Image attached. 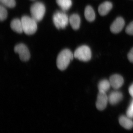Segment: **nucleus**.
<instances>
[{
	"mask_svg": "<svg viewBox=\"0 0 133 133\" xmlns=\"http://www.w3.org/2000/svg\"><path fill=\"white\" fill-rule=\"evenodd\" d=\"M74 58V54L70 50H63L59 52L57 59V66L58 68L60 70H64Z\"/></svg>",
	"mask_w": 133,
	"mask_h": 133,
	"instance_id": "f257e3e1",
	"label": "nucleus"
},
{
	"mask_svg": "<svg viewBox=\"0 0 133 133\" xmlns=\"http://www.w3.org/2000/svg\"><path fill=\"white\" fill-rule=\"evenodd\" d=\"M21 21L24 33L31 35L35 33L37 29V22L32 17L23 16L22 17Z\"/></svg>",
	"mask_w": 133,
	"mask_h": 133,
	"instance_id": "f03ea898",
	"label": "nucleus"
},
{
	"mask_svg": "<svg viewBox=\"0 0 133 133\" xmlns=\"http://www.w3.org/2000/svg\"><path fill=\"white\" fill-rule=\"evenodd\" d=\"M30 11L31 17L37 22L40 21L45 14V6L42 3L37 2L31 5Z\"/></svg>",
	"mask_w": 133,
	"mask_h": 133,
	"instance_id": "7ed1b4c3",
	"label": "nucleus"
},
{
	"mask_svg": "<svg viewBox=\"0 0 133 133\" xmlns=\"http://www.w3.org/2000/svg\"><path fill=\"white\" fill-rule=\"evenodd\" d=\"M74 56V58L80 61L88 62L91 58V52L90 49L87 45H81L75 50Z\"/></svg>",
	"mask_w": 133,
	"mask_h": 133,
	"instance_id": "20e7f679",
	"label": "nucleus"
},
{
	"mask_svg": "<svg viewBox=\"0 0 133 133\" xmlns=\"http://www.w3.org/2000/svg\"><path fill=\"white\" fill-rule=\"evenodd\" d=\"M53 22L57 29H64L68 25L69 19L64 12L56 11L53 15Z\"/></svg>",
	"mask_w": 133,
	"mask_h": 133,
	"instance_id": "39448f33",
	"label": "nucleus"
},
{
	"mask_svg": "<svg viewBox=\"0 0 133 133\" xmlns=\"http://www.w3.org/2000/svg\"><path fill=\"white\" fill-rule=\"evenodd\" d=\"M14 51L19 54L20 59L23 62H27L30 58L29 51L27 46L23 44H19L16 45Z\"/></svg>",
	"mask_w": 133,
	"mask_h": 133,
	"instance_id": "423d86ee",
	"label": "nucleus"
},
{
	"mask_svg": "<svg viewBox=\"0 0 133 133\" xmlns=\"http://www.w3.org/2000/svg\"><path fill=\"white\" fill-rule=\"evenodd\" d=\"M108 101V96L106 93L99 91L97 97L96 107L99 111H102L105 109Z\"/></svg>",
	"mask_w": 133,
	"mask_h": 133,
	"instance_id": "0eeeda50",
	"label": "nucleus"
},
{
	"mask_svg": "<svg viewBox=\"0 0 133 133\" xmlns=\"http://www.w3.org/2000/svg\"><path fill=\"white\" fill-rule=\"evenodd\" d=\"M125 23V21L122 17H117L110 26L111 32L114 34L119 33L124 28Z\"/></svg>",
	"mask_w": 133,
	"mask_h": 133,
	"instance_id": "6e6552de",
	"label": "nucleus"
},
{
	"mask_svg": "<svg viewBox=\"0 0 133 133\" xmlns=\"http://www.w3.org/2000/svg\"><path fill=\"white\" fill-rule=\"evenodd\" d=\"M111 86L117 90L122 86L124 83V79L119 74H114L110 77L109 80Z\"/></svg>",
	"mask_w": 133,
	"mask_h": 133,
	"instance_id": "1a4fd4ad",
	"label": "nucleus"
},
{
	"mask_svg": "<svg viewBox=\"0 0 133 133\" xmlns=\"http://www.w3.org/2000/svg\"><path fill=\"white\" fill-rule=\"evenodd\" d=\"M123 95L122 93L115 91L110 93L108 96V101L111 104L116 105L122 100Z\"/></svg>",
	"mask_w": 133,
	"mask_h": 133,
	"instance_id": "9d476101",
	"label": "nucleus"
},
{
	"mask_svg": "<svg viewBox=\"0 0 133 133\" xmlns=\"http://www.w3.org/2000/svg\"><path fill=\"white\" fill-rule=\"evenodd\" d=\"M112 8V3L109 1L104 2L99 6L98 11L100 15L102 16L107 15Z\"/></svg>",
	"mask_w": 133,
	"mask_h": 133,
	"instance_id": "9b49d317",
	"label": "nucleus"
},
{
	"mask_svg": "<svg viewBox=\"0 0 133 133\" xmlns=\"http://www.w3.org/2000/svg\"><path fill=\"white\" fill-rule=\"evenodd\" d=\"M69 21L73 29L78 30L80 27L81 19L80 17L77 14H73L70 16Z\"/></svg>",
	"mask_w": 133,
	"mask_h": 133,
	"instance_id": "f8f14e48",
	"label": "nucleus"
},
{
	"mask_svg": "<svg viewBox=\"0 0 133 133\" xmlns=\"http://www.w3.org/2000/svg\"><path fill=\"white\" fill-rule=\"evenodd\" d=\"M119 123L124 128L130 129L133 127V122L127 116H121L119 118Z\"/></svg>",
	"mask_w": 133,
	"mask_h": 133,
	"instance_id": "ddd939ff",
	"label": "nucleus"
},
{
	"mask_svg": "<svg viewBox=\"0 0 133 133\" xmlns=\"http://www.w3.org/2000/svg\"><path fill=\"white\" fill-rule=\"evenodd\" d=\"M10 26L13 30L17 33H21L23 31L21 21L19 19H15L12 20Z\"/></svg>",
	"mask_w": 133,
	"mask_h": 133,
	"instance_id": "4468645a",
	"label": "nucleus"
},
{
	"mask_svg": "<svg viewBox=\"0 0 133 133\" xmlns=\"http://www.w3.org/2000/svg\"><path fill=\"white\" fill-rule=\"evenodd\" d=\"M84 16L86 19L88 21L92 22L95 20V15L93 9L90 6H87L84 11Z\"/></svg>",
	"mask_w": 133,
	"mask_h": 133,
	"instance_id": "2eb2a0df",
	"label": "nucleus"
},
{
	"mask_svg": "<svg viewBox=\"0 0 133 133\" xmlns=\"http://www.w3.org/2000/svg\"><path fill=\"white\" fill-rule=\"evenodd\" d=\"M111 86L109 81L107 79H103L98 84V89L99 91L106 93L109 90Z\"/></svg>",
	"mask_w": 133,
	"mask_h": 133,
	"instance_id": "dca6fc26",
	"label": "nucleus"
},
{
	"mask_svg": "<svg viewBox=\"0 0 133 133\" xmlns=\"http://www.w3.org/2000/svg\"><path fill=\"white\" fill-rule=\"evenodd\" d=\"M56 2L57 5L64 11L68 10L72 5L71 0H56Z\"/></svg>",
	"mask_w": 133,
	"mask_h": 133,
	"instance_id": "f3484780",
	"label": "nucleus"
},
{
	"mask_svg": "<svg viewBox=\"0 0 133 133\" xmlns=\"http://www.w3.org/2000/svg\"><path fill=\"white\" fill-rule=\"evenodd\" d=\"M8 16V12L6 9L3 6L0 5V20L1 21L6 19Z\"/></svg>",
	"mask_w": 133,
	"mask_h": 133,
	"instance_id": "a211bd4d",
	"label": "nucleus"
},
{
	"mask_svg": "<svg viewBox=\"0 0 133 133\" xmlns=\"http://www.w3.org/2000/svg\"><path fill=\"white\" fill-rule=\"evenodd\" d=\"M1 2L8 8H13L16 6V2L15 0H0Z\"/></svg>",
	"mask_w": 133,
	"mask_h": 133,
	"instance_id": "6ab92c4d",
	"label": "nucleus"
},
{
	"mask_svg": "<svg viewBox=\"0 0 133 133\" xmlns=\"http://www.w3.org/2000/svg\"><path fill=\"white\" fill-rule=\"evenodd\" d=\"M126 33L129 35H133V21L128 25L125 29Z\"/></svg>",
	"mask_w": 133,
	"mask_h": 133,
	"instance_id": "aec40b11",
	"label": "nucleus"
},
{
	"mask_svg": "<svg viewBox=\"0 0 133 133\" xmlns=\"http://www.w3.org/2000/svg\"><path fill=\"white\" fill-rule=\"evenodd\" d=\"M127 115L130 118H133V108L131 104L127 110Z\"/></svg>",
	"mask_w": 133,
	"mask_h": 133,
	"instance_id": "412c9836",
	"label": "nucleus"
},
{
	"mask_svg": "<svg viewBox=\"0 0 133 133\" xmlns=\"http://www.w3.org/2000/svg\"><path fill=\"white\" fill-rule=\"evenodd\" d=\"M128 58L129 60L133 63V48H132L128 55Z\"/></svg>",
	"mask_w": 133,
	"mask_h": 133,
	"instance_id": "4be33fe9",
	"label": "nucleus"
},
{
	"mask_svg": "<svg viewBox=\"0 0 133 133\" xmlns=\"http://www.w3.org/2000/svg\"><path fill=\"white\" fill-rule=\"evenodd\" d=\"M129 92L130 95L133 98V83L129 88Z\"/></svg>",
	"mask_w": 133,
	"mask_h": 133,
	"instance_id": "5701e85b",
	"label": "nucleus"
},
{
	"mask_svg": "<svg viewBox=\"0 0 133 133\" xmlns=\"http://www.w3.org/2000/svg\"><path fill=\"white\" fill-rule=\"evenodd\" d=\"M131 105H132V107L133 108V100L132 101V102H131Z\"/></svg>",
	"mask_w": 133,
	"mask_h": 133,
	"instance_id": "b1692460",
	"label": "nucleus"
}]
</instances>
